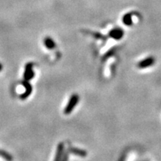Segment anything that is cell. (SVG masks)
I'll return each instance as SVG.
<instances>
[{"instance_id":"cell-2","label":"cell","mask_w":161,"mask_h":161,"mask_svg":"<svg viewBox=\"0 0 161 161\" xmlns=\"http://www.w3.org/2000/svg\"><path fill=\"white\" fill-rule=\"evenodd\" d=\"M34 76V73L33 70V64L31 63H28L26 66L24 73V78L26 80H31Z\"/></svg>"},{"instance_id":"cell-7","label":"cell","mask_w":161,"mask_h":161,"mask_svg":"<svg viewBox=\"0 0 161 161\" xmlns=\"http://www.w3.org/2000/svg\"><path fill=\"white\" fill-rule=\"evenodd\" d=\"M63 148H64V146H63V142H60L59 145H58V149H57L56 157H55V160H60V159H61V157L63 156Z\"/></svg>"},{"instance_id":"cell-3","label":"cell","mask_w":161,"mask_h":161,"mask_svg":"<svg viewBox=\"0 0 161 161\" xmlns=\"http://www.w3.org/2000/svg\"><path fill=\"white\" fill-rule=\"evenodd\" d=\"M155 60H154V58H152V57H148V58H145V59L141 60L140 62H139V63L137 64L139 68L140 69H145L148 68V67L152 66L154 64Z\"/></svg>"},{"instance_id":"cell-8","label":"cell","mask_w":161,"mask_h":161,"mask_svg":"<svg viewBox=\"0 0 161 161\" xmlns=\"http://www.w3.org/2000/svg\"><path fill=\"white\" fill-rule=\"evenodd\" d=\"M2 63H0V71H1L2 70Z\"/></svg>"},{"instance_id":"cell-6","label":"cell","mask_w":161,"mask_h":161,"mask_svg":"<svg viewBox=\"0 0 161 161\" xmlns=\"http://www.w3.org/2000/svg\"><path fill=\"white\" fill-rule=\"evenodd\" d=\"M44 45L48 49H54L56 47V44H55V41L50 38H46L44 40Z\"/></svg>"},{"instance_id":"cell-5","label":"cell","mask_w":161,"mask_h":161,"mask_svg":"<svg viewBox=\"0 0 161 161\" xmlns=\"http://www.w3.org/2000/svg\"><path fill=\"white\" fill-rule=\"evenodd\" d=\"M24 85L25 87H26V91L22 94L21 96H20V98H21L22 99H26V98H28V97L31 95V92H32V87L30 85V84L25 83Z\"/></svg>"},{"instance_id":"cell-1","label":"cell","mask_w":161,"mask_h":161,"mask_svg":"<svg viewBox=\"0 0 161 161\" xmlns=\"http://www.w3.org/2000/svg\"><path fill=\"white\" fill-rule=\"evenodd\" d=\"M79 102V96L77 94H73L71 97H70V100H69L68 103H67L66 107H65L63 113L66 115L70 114L71 112H73L75 106L78 104Z\"/></svg>"},{"instance_id":"cell-4","label":"cell","mask_w":161,"mask_h":161,"mask_svg":"<svg viewBox=\"0 0 161 161\" xmlns=\"http://www.w3.org/2000/svg\"><path fill=\"white\" fill-rule=\"evenodd\" d=\"M124 31L121 28H114L110 31V37L114 40H120L123 38Z\"/></svg>"}]
</instances>
